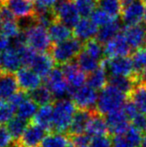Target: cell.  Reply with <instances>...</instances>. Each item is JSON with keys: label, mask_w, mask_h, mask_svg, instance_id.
Instances as JSON below:
<instances>
[{"label": "cell", "mask_w": 146, "mask_h": 147, "mask_svg": "<svg viewBox=\"0 0 146 147\" xmlns=\"http://www.w3.org/2000/svg\"><path fill=\"white\" fill-rule=\"evenodd\" d=\"M62 71L64 73V76L66 78L68 85L70 87V91L72 92L75 89L81 87L86 82L87 76L85 72L78 66L76 62H69L64 65H62ZM70 92V94H71Z\"/></svg>", "instance_id": "13"}, {"label": "cell", "mask_w": 146, "mask_h": 147, "mask_svg": "<svg viewBox=\"0 0 146 147\" xmlns=\"http://www.w3.org/2000/svg\"><path fill=\"white\" fill-rule=\"evenodd\" d=\"M91 20L94 24L102 27V26L106 25V24H109L112 21L116 20V18H113L112 16L107 14L104 10H102L101 8H97V9L94 10L93 13L91 14Z\"/></svg>", "instance_id": "38"}, {"label": "cell", "mask_w": 146, "mask_h": 147, "mask_svg": "<svg viewBox=\"0 0 146 147\" xmlns=\"http://www.w3.org/2000/svg\"><path fill=\"white\" fill-rule=\"evenodd\" d=\"M9 37H7L3 32H0V52L4 51L9 47Z\"/></svg>", "instance_id": "50"}, {"label": "cell", "mask_w": 146, "mask_h": 147, "mask_svg": "<svg viewBox=\"0 0 146 147\" xmlns=\"http://www.w3.org/2000/svg\"><path fill=\"white\" fill-rule=\"evenodd\" d=\"M23 65L21 56L14 46L0 52V72L14 73Z\"/></svg>", "instance_id": "12"}, {"label": "cell", "mask_w": 146, "mask_h": 147, "mask_svg": "<svg viewBox=\"0 0 146 147\" xmlns=\"http://www.w3.org/2000/svg\"><path fill=\"white\" fill-rule=\"evenodd\" d=\"M128 95L114 86L107 84L98 93L96 110L102 115H106L113 111L119 110L126 102Z\"/></svg>", "instance_id": "2"}, {"label": "cell", "mask_w": 146, "mask_h": 147, "mask_svg": "<svg viewBox=\"0 0 146 147\" xmlns=\"http://www.w3.org/2000/svg\"><path fill=\"white\" fill-rule=\"evenodd\" d=\"M93 111L94 110H84V109H78L76 111L73 116L72 122H71V125L68 129L69 136L85 133L88 121H89Z\"/></svg>", "instance_id": "20"}, {"label": "cell", "mask_w": 146, "mask_h": 147, "mask_svg": "<svg viewBox=\"0 0 146 147\" xmlns=\"http://www.w3.org/2000/svg\"><path fill=\"white\" fill-rule=\"evenodd\" d=\"M132 48L128 44L124 34H117L104 46V55L107 58L128 56Z\"/></svg>", "instance_id": "10"}, {"label": "cell", "mask_w": 146, "mask_h": 147, "mask_svg": "<svg viewBox=\"0 0 146 147\" xmlns=\"http://www.w3.org/2000/svg\"><path fill=\"white\" fill-rule=\"evenodd\" d=\"M137 82L143 85H146V69L142 70L140 73L137 74Z\"/></svg>", "instance_id": "51"}, {"label": "cell", "mask_w": 146, "mask_h": 147, "mask_svg": "<svg viewBox=\"0 0 146 147\" xmlns=\"http://www.w3.org/2000/svg\"><path fill=\"white\" fill-rule=\"evenodd\" d=\"M4 2H5V0H0V4L4 3Z\"/></svg>", "instance_id": "55"}, {"label": "cell", "mask_w": 146, "mask_h": 147, "mask_svg": "<svg viewBox=\"0 0 146 147\" xmlns=\"http://www.w3.org/2000/svg\"><path fill=\"white\" fill-rule=\"evenodd\" d=\"M143 21L145 22L146 24V4H145V7H144V14H143Z\"/></svg>", "instance_id": "53"}, {"label": "cell", "mask_w": 146, "mask_h": 147, "mask_svg": "<svg viewBox=\"0 0 146 147\" xmlns=\"http://www.w3.org/2000/svg\"><path fill=\"white\" fill-rule=\"evenodd\" d=\"M45 78L47 87L53 93L55 99L65 98L66 95H70V87L61 67L53 68Z\"/></svg>", "instance_id": "7"}, {"label": "cell", "mask_w": 146, "mask_h": 147, "mask_svg": "<svg viewBox=\"0 0 146 147\" xmlns=\"http://www.w3.org/2000/svg\"><path fill=\"white\" fill-rule=\"evenodd\" d=\"M121 29V24L118 20H114L109 24L100 27V29H98V32L96 34L95 38L99 41L101 44H106L108 41H110L113 37H115L119 33V31Z\"/></svg>", "instance_id": "27"}, {"label": "cell", "mask_w": 146, "mask_h": 147, "mask_svg": "<svg viewBox=\"0 0 146 147\" xmlns=\"http://www.w3.org/2000/svg\"><path fill=\"white\" fill-rule=\"evenodd\" d=\"M2 25H3V21H2L1 17H0V30H1V28H2Z\"/></svg>", "instance_id": "54"}, {"label": "cell", "mask_w": 146, "mask_h": 147, "mask_svg": "<svg viewBox=\"0 0 146 147\" xmlns=\"http://www.w3.org/2000/svg\"><path fill=\"white\" fill-rule=\"evenodd\" d=\"M98 32L97 25L87 18H82L73 28V36L82 42L95 38Z\"/></svg>", "instance_id": "18"}, {"label": "cell", "mask_w": 146, "mask_h": 147, "mask_svg": "<svg viewBox=\"0 0 146 147\" xmlns=\"http://www.w3.org/2000/svg\"><path fill=\"white\" fill-rule=\"evenodd\" d=\"M128 97L136 105L139 112L146 114V85L137 83Z\"/></svg>", "instance_id": "29"}, {"label": "cell", "mask_w": 146, "mask_h": 147, "mask_svg": "<svg viewBox=\"0 0 146 147\" xmlns=\"http://www.w3.org/2000/svg\"><path fill=\"white\" fill-rule=\"evenodd\" d=\"M136 74L146 69V47H141L134 51L131 57Z\"/></svg>", "instance_id": "36"}, {"label": "cell", "mask_w": 146, "mask_h": 147, "mask_svg": "<svg viewBox=\"0 0 146 147\" xmlns=\"http://www.w3.org/2000/svg\"><path fill=\"white\" fill-rule=\"evenodd\" d=\"M140 1H141V2H143L144 4H146V0H140Z\"/></svg>", "instance_id": "56"}, {"label": "cell", "mask_w": 146, "mask_h": 147, "mask_svg": "<svg viewBox=\"0 0 146 147\" xmlns=\"http://www.w3.org/2000/svg\"><path fill=\"white\" fill-rule=\"evenodd\" d=\"M46 131L45 128L32 122L31 124H28L22 136L14 143L19 147H39L46 136Z\"/></svg>", "instance_id": "9"}, {"label": "cell", "mask_w": 146, "mask_h": 147, "mask_svg": "<svg viewBox=\"0 0 146 147\" xmlns=\"http://www.w3.org/2000/svg\"><path fill=\"white\" fill-rule=\"evenodd\" d=\"M76 63L78 64V66H79L85 73H91L92 71L96 70L101 65V61H100V60L92 57L91 55H89L87 52H85L83 49H82L81 52L78 54V56L76 57Z\"/></svg>", "instance_id": "28"}, {"label": "cell", "mask_w": 146, "mask_h": 147, "mask_svg": "<svg viewBox=\"0 0 146 147\" xmlns=\"http://www.w3.org/2000/svg\"><path fill=\"white\" fill-rule=\"evenodd\" d=\"M69 144V137L64 133L52 131L46 134L40 147H68Z\"/></svg>", "instance_id": "31"}, {"label": "cell", "mask_w": 146, "mask_h": 147, "mask_svg": "<svg viewBox=\"0 0 146 147\" xmlns=\"http://www.w3.org/2000/svg\"><path fill=\"white\" fill-rule=\"evenodd\" d=\"M82 49L83 42L73 36L63 42L53 44L49 53L55 63L62 66L66 63L72 62L73 59H76Z\"/></svg>", "instance_id": "3"}, {"label": "cell", "mask_w": 146, "mask_h": 147, "mask_svg": "<svg viewBox=\"0 0 146 147\" xmlns=\"http://www.w3.org/2000/svg\"><path fill=\"white\" fill-rule=\"evenodd\" d=\"M85 133H87L91 137L98 135H107V133H109L106 119L97 110H94L92 112V115L86 127Z\"/></svg>", "instance_id": "21"}, {"label": "cell", "mask_w": 146, "mask_h": 147, "mask_svg": "<svg viewBox=\"0 0 146 147\" xmlns=\"http://www.w3.org/2000/svg\"><path fill=\"white\" fill-rule=\"evenodd\" d=\"M19 89L15 74L0 72V99L8 100Z\"/></svg>", "instance_id": "19"}, {"label": "cell", "mask_w": 146, "mask_h": 147, "mask_svg": "<svg viewBox=\"0 0 146 147\" xmlns=\"http://www.w3.org/2000/svg\"><path fill=\"white\" fill-rule=\"evenodd\" d=\"M137 75L133 77H127V76H110L108 78V84L114 86L115 88L119 89L120 91L124 92L129 96L131 91L136 86Z\"/></svg>", "instance_id": "26"}, {"label": "cell", "mask_w": 146, "mask_h": 147, "mask_svg": "<svg viewBox=\"0 0 146 147\" xmlns=\"http://www.w3.org/2000/svg\"><path fill=\"white\" fill-rule=\"evenodd\" d=\"M15 76L19 88L26 93L41 85V76L28 66H22L15 72Z\"/></svg>", "instance_id": "11"}, {"label": "cell", "mask_w": 146, "mask_h": 147, "mask_svg": "<svg viewBox=\"0 0 146 147\" xmlns=\"http://www.w3.org/2000/svg\"><path fill=\"white\" fill-rule=\"evenodd\" d=\"M28 124H29L28 123V120L23 119V118H21L19 116L13 117L9 120V122L7 123L6 127H7L10 135L13 138L14 142H16L21 137L23 132L25 131V129L27 128Z\"/></svg>", "instance_id": "30"}, {"label": "cell", "mask_w": 146, "mask_h": 147, "mask_svg": "<svg viewBox=\"0 0 146 147\" xmlns=\"http://www.w3.org/2000/svg\"><path fill=\"white\" fill-rule=\"evenodd\" d=\"M37 110H38V105L28 97L16 108V114L23 119L30 120L33 119Z\"/></svg>", "instance_id": "32"}, {"label": "cell", "mask_w": 146, "mask_h": 147, "mask_svg": "<svg viewBox=\"0 0 146 147\" xmlns=\"http://www.w3.org/2000/svg\"><path fill=\"white\" fill-rule=\"evenodd\" d=\"M25 34L26 44L37 52H48L51 50L52 42L46 27L34 22L27 29L23 31Z\"/></svg>", "instance_id": "4"}, {"label": "cell", "mask_w": 146, "mask_h": 147, "mask_svg": "<svg viewBox=\"0 0 146 147\" xmlns=\"http://www.w3.org/2000/svg\"><path fill=\"white\" fill-rule=\"evenodd\" d=\"M47 31H48L52 45L63 42V41L73 37V31H71L68 26H66L64 23H62L57 19L54 20L47 27Z\"/></svg>", "instance_id": "22"}, {"label": "cell", "mask_w": 146, "mask_h": 147, "mask_svg": "<svg viewBox=\"0 0 146 147\" xmlns=\"http://www.w3.org/2000/svg\"><path fill=\"white\" fill-rule=\"evenodd\" d=\"M122 110L129 120H132L133 118L139 113V110L137 109L136 105H135L130 99L125 102V104L123 105V107H122Z\"/></svg>", "instance_id": "45"}, {"label": "cell", "mask_w": 146, "mask_h": 147, "mask_svg": "<svg viewBox=\"0 0 146 147\" xmlns=\"http://www.w3.org/2000/svg\"><path fill=\"white\" fill-rule=\"evenodd\" d=\"M2 4H5L18 19L34 17L36 15L34 3L30 0H5Z\"/></svg>", "instance_id": "16"}, {"label": "cell", "mask_w": 146, "mask_h": 147, "mask_svg": "<svg viewBox=\"0 0 146 147\" xmlns=\"http://www.w3.org/2000/svg\"><path fill=\"white\" fill-rule=\"evenodd\" d=\"M74 2L80 16L83 18L91 15L98 5V0H74Z\"/></svg>", "instance_id": "35"}, {"label": "cell", "mask_w": 146, "mask_h": 147, "mask_svg": "<svg viewBox=\"0 0 146 147\" xmlns=\"http://www.w3.org/2000/svg\"><path fill=\"white\" fill-rule=\"evenodd\" d=\"M144 7V3L141 2L140 0H134L128 5L123 6L120 15L122 18V21L126 25L140 24L143 20Z\"/></svg>", "instance_id": "14"}, {"label": "cell", "mask_w": 146, "mask_h": 147, "mask_svg": "<svg viewBox=\"0 0 146 147\" xmlns=\"http://www.w3.org/2000/svg\"><path fill=\"white\" fill-rule=\"evenodd\" d=\"M26 98H28V94L21 90V91H17V92H16L15 94L12 95L7 101L14 107V108H15V110H16V108H17V107L19 106Z\"/></svg>", "instance_id": "46"}, {"label": "cell", "mask_w": 146, "mask_h": 147, "mask_svg": "<svg viewBox=\"0 0 146 147\" xmlns=\"http://www.w3.org/2000/svg\"><path fill=\"white\" fill-rule=\"evenodd\" d=\"M33 123L46 130H52L53 123V104L43 105L39 107L36 114L33 117Z\"/></svg>", "instance_id": "24"}, {"label": "cell", "mask_w": 146, "mask_h": 147, "mask_svg": "<svg viewBox=\"0 0 146 147\" xmlns=\"http://www.w3.org/2000/svg\"><path fill=\"white\" fill-rule=\"evenodd\" d=\"M143 132H141L140 130H138L137 128H135L133 125H130L129 128L126 130V132L124 133L125 137L131 142L134 147H139L141 144V141H142V135Z\"/></svg>", "instance_id": "40"}, {"label": "cell", "mask_w": 146, "mask_h": 147, "mask_svg": "<svg viewBox=\"0 0 146 147\" xmlns=\"http://www.w3.org/2000/svg\"><path fill=\"white\" fill-rule=\"evenodd\" d=\"M112 147H134L131 142L125 137L124 134L114 135L112 139Z\"/></svg>", "instance_id": "48"}, {"label": "cell", "mask_w": 146, "mask_h": 147, "mask_svg": "<svg viewBox=\"0 0 146 147\" xmlns=\"http://www.w3.org/2000/svg\"><path fill=\"white\" fill-rule=\"evenodd\" d=\"M98 5L106 13L116 19L121 15L123 8L121 0H98Z\"/></svg>", "instance_id": "34"}, {"label": "cell", "mask_w": 146, "mask_h": 147, "mask_svg": "<svg viewBox=\"0 0 146 147\" xmlns=\"http://www.w3.org/2000/svg\"><path fill=\"white\" fill-rule=\"evenodd\" d=\"M72 101L78 109L96 110L98 93L97 90L89 85H83L71 92Z\"/></svg>", "instance_id": "8"}, {"label": "cell", "mask_w": 146, "mask_h": 147, "mask_svg": "<svg viewBox=\"0 0 146 147\" xmlns=\"http://www.w3.org/2000/svg\"><path fill=\"white\" fill-rule=\"evenodd\" d=\"M70 138L71 143L74 144L76 147H88L90 140H91V136H89L87 133L70 136Z\"/></svg>", "instance_id": "44"}, {"label": "cell", "mask_w": 146, "mask_h": 147, "mask_svg": "<svg viewBox=\"0 0 146 147\" xmlns=\"http://www.w3.org/2000/svg\"><path fill=\"white\" fill-rule=\"evenodd\" d=\"M106 123L108 125L109 133L113 135H121L126 132L129 128V119L126 117L125 113L123 112L122 108L119 110L113 111L105 115Z\"/></svg>", "instance_id": "15"}, {"label": "cell", "mask_w": 146, "mask_h": 147, "mask_svg": "<svg viewBox=\"0 0 146 147\" xmlns=\"http://www.w3.org/2000/svg\"><path fill=\"white\" fill-rule=\"evenodd\" d=\"M0 17H1L3 22L16 20V17L14 16V14L12 13L11 10L5 4H0Z\"/></svg>", "instance_id": "49"}, {"label": "cell", "mask_w": 146, "mask_h": 147, "mask_svg": "<svg viewBox=\"0 0 146 147\" xmlns=\"http://www.w3.org/2000/svg\"><path fill=\"white\" fill-rule=\"evenodd\" d=\"M132 125L141 132H146V114L139 112L132 120Z\"/></svg>", "instance_id": "47"}, {"label": "cell", "mask_w": 146, "mask_h": 147, "mask_svg": "<svg viewBox=\"0 0 146 147\" xmlns=\"http://www.w3.org/2000/svg\"><path fill=\"white\" fill-rule=\"evenodd\" d=\"M83 50L89 55H91L92 57L100 60V61H102L105 56L103 44H101L96 38L89 39V40L83 42Z\"/></svg>", "instance_id": "33"}, {"label": "cell", "mask_w": 146, "mask_h": 147, "mask_svg": "<svg viewBox=\"0 0 146 147\" xmlns=\"http://www.w3.org/2000/svg\"><path fill=\"white\" fill-rule=\"evenodd\" d=\"M88 147H112V140L108 135H98L91 137Z\"/></svg>", "instance_id": "42"}, {"label": "cell", "mask_w": 146, "mask_h": 147, "mask_svg": "<svg viewBox=\"0 0 146 147\" xmlns=\"http://www.w3.org/2000/svg\"><path fill=\"white\" fill-rule=\"evenodd\" d=\"M87 85L91 86L95 90H101L108 84V72L102 65H100L96 70L88 73Z\"/></svg>", "instance_id": "25"}, {"label": "cell", "mask_w": 146, "mask_h": 147, "mask_svg": "<svg viewBox=\"0 0 146 147\" xmlns=\"http://www.w3.org/2000/svg\"><path fill=\"white\" fill-rule=\"evenodd\" d=\"M13 143L14 140L10 135L7 127L0 125V147H10Z\"/></svg>", "instance_id": "43"}, {"label": "cell", "mask_w": 146, "mask_h": 147, "mask_svg": "<svg viewBox=\"0 0 146 147\" xmlns=\"http://www.w3.org/2000/svg\"><path fill=\"white\" fill-rule=\"evenodd\" d=\"M54 60L48 52H36L28 67L36 72L41 77H46L53 69Z\"/></svg>", "instance_id": "17"}, {"label": "cell", "mask_w": 146, "mask_h": 147, "mask_svg": "<svg viewBox=\"0 0 146 147\" xmlns=\"http://www.w3.org/2000/svg\"><path fill=\"white\" fill-rule=\"evenodd\" d=\"M101 65L107 70L110 76H136L133 61L127 56L114 57V58H104L101 61Z\"/></svg>", "instance_id": "5"}, {"label": "cell", "mask_w": 146, "mask_h": 147, "mask_svg": "<svg viewBox=\"0 0 146 147\" xmlns=\"http://www.w3.org/2000/svg\"><path fill=\"white\" fill-rule=\"evenodd\" d=\"M53 12L56 19L64 23L69 28H74L80 20V14L74 0H57Z\"/></svg>", "instance_id": "6"}, {"label": "cell", "mask_w": 146, "mask_h": 147, "mask_svg": "<svg viewBox=\"0 0 146 147\" xmlns=\"http://www.w3.org/2000/svg\"><path fill=\"white\" fill-rule=\"evenodd\" d=\"M76 111L77 107L71 99L65 97L55 100L53 102V131L61 133L68 132Z\"/></svg>", "instance_id": "1"}, {"label": "cell", "mask_w": 146, "mask_h": 147, "mask_svg": "<svg viewBox=\"0 0 146 147\" xmlns=\"http://www.w3.org/2000/svg\"><path fill=\"white\" fill-rule=\"evenodd\" d=\"M56 2L57 0H34L33 3L36 14L52 11L54 9V6L56 5Z\"/></svg>", "instance_id": "41"}, {"label": "cell", "mask_w": 146, "mask_h": 147, "mask_svg": "<svg viewBox=\"0 0 146 147\" xmlns=\"http://www.w3.org/2000/svg\"><path fill=\"white\" fill-rule=\"evenodd\" d=\"M28 97H29L31 100H33L37 105H48V104H52L54 102V95L51 92V90L47 87V85H40L37 88L33 89V90L29 91L27 93Z\"/></svg>", "instance_id": "23"}, {"label": "cell", "mask_w": 146, "mask_h": 147, "mask_svg": "<svg viewBox=\"0 0 146 147\" xmlns=\"http://www.w3.org/2000/svg\"><path fill=\"white\" fill-rule=\"evenodd\" d=\"M140 147H146V134L143 136L142 141H141V144H140Z\"/></svg>", "instance_id": "52"}, {"label": "cell", "mask_w": 146, "mask_h": 147, "mask_svg": "<svg viewBox=\"0 0 146 147\" xmlns=\"http://www.w3.org/2000/svg\"><path fill=\"white\" fill-rule=\"evenodd\" d=\"M1 31L9 38H15L21 33V28H20L19 24L16 22V20H12V21H5L3 22Z\"/></svg>", "instance_id": "39"}, {"label": "cell", "mask_w": 146, "mask_h": 147, "mask_svg": "<svg viewBox=\"0 0 146 147\" xmlns=\"http://www.w3.org/2000/svg\"><path fill=\"white\" fill-rule=\"evenodd\" d=\"M15 111V108L7 100L0 99V125L7 124L9 120L14 117Z\"/></svg>", "instance_id": "37"}]
</instances>
